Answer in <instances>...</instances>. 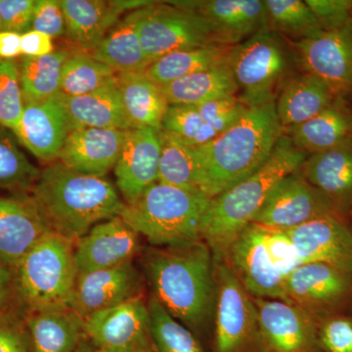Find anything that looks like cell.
Returning <instances> with one entry per match:
<instances>
[{
  "mask_svg": "<svg viewBox=\"0 0 352 352\" xmlns=\"http://www.w3.org/2000/svg\"><path fill=\"white\" fill-rule=\"evenodd\" d=\"M21 38L22 34L17 32H0V59L14 60L22 56Z\"/></svg>",
  "mask_w": 352,
  "mask_h": 352,
  "instance_id": "obj_50",
  "label": "cell"
},
{
  "mask_svg": "<svg viewBox=\"0 0 352 352\" xmlns=\"http://www.w3.org/2000/svg\"><path fill=\"white\" fill-rule=\"evenodd\" d=\"M337 97L316 76L296 74L289 78L276 100L278 120L283 131L311 120Z\"/></svg>",
  "mask_w": 352,
  "mask_h": 352,
  "instance_id": "obj_28",
  "label": "cell"
},
{
  "mask_svg": "<svg viewBox=\"0 0 352 352\" xmlns=\"http://www.w3.org/2000/svg\"><path fill=\"white\" fill-rule=\"evenodd\" d=\"M160 87L170 105L196 106L239 92L228 64L184 76Z\"/></svg>",
  "mask_w": 352,
  "mask_h": 352,
  "instance_id": "obj_34",
  "label": "cell"
},
{
  "mask_svg": "<svg viewBox=\"0 0 352 352\" xmlns=\"http://www.w3.org/2000/svg\"><path fill=\"white\" fill-rule=\"evenodd\" d=\"M267 29L283 38L298 43L314 38L322 32L321 25L310 7L303 0H263Z\"/></svg>",
  "mask_w": 352,
  "mask_h": 352,
  "instance_id": "obj_36",
  "label": "cell"
},
{
  "mask_svg": "<svg viewBox=\"0 0 352 352\" xmlns=\"http://www.w3.org/2000/svg\"><path fill=\"white\" fill-rule=\"evenodd\" d=\"M212 198L155 183L133 204L124 203L119 217L157 247L188 245L201 239V226Z\"/></svg>",
  "mask_w": 352,
  "mask_h": 352,
  "instance_id": "obj_5",
  "label": "cell"
},
{
  "mask_svg": "<svg viewBox=\"0 0 352 352\" xmlns=\"http://www.w3.org/2000/svg\"><path fill=\"white\" fill-rule=\"evenodd\" d=\"M292 43L298 69L318 78L337 98L352 95V21L342 29Z\"/></svg>",
  "mask_w": 352,
  "mask_h": 352,
  "instance_id": "obj_11",
  "label": "cell"
},
{
  "mask_svg": "<svg viewBox=\"0 0 352 352\" xmlns=\"http://www.w3.org/2000/svg\"><path fill=\"white\" fill-rule=\"evenodd\" d=\"M319 352H352V314L317 320Z\"/></svg>",
  "mask_w": 352,
  "mask_h": 352,
  "instance_id": "obj_42",
  "label": "cell"
},
{
  "mask_svg": "<svg viewBox=\"0 0 352 352\" xmlns=\"http://www.w3.org/2000/svg\"><path fill=\"white\" fill-rule=\"evenodd\" d=\"M143 282L132 261L78 275L69 308L85 321L89 315L141 296Z\"/></svg>",
  "mask_w": 352,
  "mask_h": 352,
  "instance_id": "obj_16",
  "label": "cell"
},
{
  "mask_svg": "<svg viewBox=\"0 0 352 352\" xmlns=\"http://www.w3.org/2000/svg\"><path fill=\"white\" fill-rule=\"evenodd\" d=\"M214 270L215 352H249L261 340L256 305L226 259L214 258Z\"/></svg>",
  "mask_w": 352,
  "mask_h": 352,
  "instance_id": "obj_9",
  "label": "cell"
},
{
  "mask_svg": "<svg viewBox=\"0 0 352 352\" xmlns=\"http://www.w3.org/2000/svg\"><path fill=\"white\" fill-rule=\"evenodd\" d=\"M276 102L249 108L233 126L197 147L205 195L214 199L266 163L283 135Z\"/></svg>",
  "mask_w": 352,
  "mask_h": 352,
  "instance_id": "obj_3",
  "label": "cell"
},
{
  "mask_svg": "<svg viewBox=\"0 0 352 352\" xmlns=\"http://www.w3.org/2000/svg\"><path fill=\"white\" fill-rule=\"evenodd\" d=\"M66 109L72 129H131L127 120L117 80L92 94L82 96H65L59 94Z\"/></svg>",
  "mask_w": 352,
  "mask_h": 352,
  "instance_id": "obj_29",
  "label": "cell"
},
{
  "mask_svg": "<svg viewBox=\"0 0 352 352\" xmlns=\"http://www.w3.org/2000/svg\"><path fill=\"white\" fill-rule=\"evenodd\" d=\"M147 305L155 352H206L194 333L176 320L154 296Z\"/></svg>",
  "mask_w": 352,
  "mask_h": 352,
  "instance_id": "obj_39",
  "label": "cell"
},
{
  "mask_svg": "<svg viewBox=\"0 0 352 352\" xmlns=\"http://www.w3.org/2000/svg\"><path fill=\"white\" fill-rule=\"evenodd\" d=\"M228 66L248 108L276 102L298 69L292 41L268 29L233 46Z\"/></svg>",
  "mask_w": 352,
  "mask_h": 352,
  "instance_id": "obj_6",
  "label": "cell"
},
{
  "mask_svg": "<svg viewBox=\"0 0 352 352\" xmlns=\"http://www.w3.org/2000/svg\"><path fill=\"white\" fill-rule=\"evenodd\" d=\"M261 227H263L264 243L271 261L280 275L286 280V278L300 265L295 245L286 230Z\"/></svg>",
  "mask_w": 352,
  "mask_h": 352,
  "instance_id": "obj_44",
  "label": "cell"
},
{
  "mask_svg": "<svg viewBox=\"0 0 352 352\" xmlns=\"http://www.w3.org/2000/svg\"><path fill=\"white\" fill-rule=\"evenodd\" d=\"M75 352H99L97 351L96 347L91 344L87 339V337H85V339L80 342V346H78L76 351Z\"/></svg>",
  "mask_w": 352,
  "mask_h": 352,
  "instance_id": "obj_52",
  "label": "cell"
},
{
  "mask_svg": "<svg viewBox=\"0 0 352 352\" xmlns=\"http://www.w3.org/2000/svg\"><path fill=\"white\" fill-rule=\"evenodd\" d=\"M289 302L316 320L352 314V272L327 263L300 264L285 280Z\"/></svg>",
  "mask_w": 352,
  "mask_h": 352,
  "instance_id": "obj_10",
  "label": "cell"
},
{
  "mask_svg": "<svg viewBox=\"0 0 352 352\" xmlns=\"http://www.w3.org/2000/svg\"><path fill=\"white\" fill-rule=\"evenodd\" d=\"M226 256V263L250 295L289 302L285 278L271 261L264 243L263 227L250 224L233 241Z\"/></svg>",
  "mask_w": 352,
  "mask_h": 352,
  "instance_id": "obj_15",
  "label": "cell"
},
{
  "mask_svg": "<svg viewBox=\"0 0 352 352\" xmlns=\"http://www.w3.org/2000/svg\"><path fill=\"white\" fill-rule=\"evenodd\" d=\"M71 131L68 113L58 94L47 100L25 103L19 127L14 135L34 157L51 162L59 159Z\"/></svg>",
  "mask_w": 352,
  "mask_h": 352,
  "instance_id": "obj_20",
  "label": "cell"
},
{
  "mask_svg": "<svg viewBox=\"0 0 352 352\" xmlns=\"http://www.w3.org/2000/svg\"><path fill=\"white\" fill-rule=\"evenodd\" d=\"M324 32L346 27L352 21V0H305Z\"/></svg>",
  "mask_w": 352,
  "mask_h": 352,
  "instance_id": "obj_45",
  "label": "cell"
},
{
  "mask_svg": "<svg viewBox=\"0 0 352 352\" xmlns=\"http://www.w3.org/2000/svg\"><path fill=\"white\" fill-rule=\"evenodd\" d=\"M300 170L330 201L336 214L347 220L352 212V138L332 149L309 155Z\"/></svg>",
  "mask_w": 352,
  "mask_h": 352,
  "instance_id": "obj_23",
  "label": "cell"
},
{
  "mask_svg": "<svg viewBox=\"0 0 352 352\" xmlns=\"http://www.w3.org/2000/svg\"><path fill=\"white\" fill-rule=\"evenodd\" d=\"M329 215H337L330 201L298 168L272 189L252 223L289 230Z\"/></svg>",
  "mask_w": 352,
  "mask_h": 352,
  "instance_id": "obj_12",
  "label": "cell"
},
{
  "mask_svg": "<svg viewBox=\"0 0 352 352\" xmlns=\"http://www.w3.org/2000/svg\"><path fill=\"white\" fill-rule=\"evenodd\" d=\"M88 54L117 74L145 73L151 65L129 15L118 23Z\"/></svg>",
  "mask_w": 352,
  "mask_h": 352,
  "instance_id": "obj_32",
  "label": "cell"
},
{
  "mask_svg": "<svg viewBox=\"0 0 352 352\" xmlns=\"http://www.w3.org/2000/svg\"><path fill=\"white\" fill-rule=\"evenodd\" d=\"M126 131L72 129L60 153V163L83 175L104 177L117 164Z\"/></svg>",
  "mask_w": 352,
  "mask_h": 352,
  "instance_id": "obj_24",
  "label": "cell"
},
{
  "mask_svg": "<svg viewBox=\"0 0 352 352\" xmlns=\"http://www.w3.org/2000/svg\"><path fill=\"white\" fill-rule=\"evenodd\" d=\"M152 346L147 347V349H138V351H132V352H148V351H150V349H151Z\"/></svg>",
  "mask_w": 352,
  "mask_h": 352,
  "instance_id": "obj_54",
  "label": "cell"
},
{
  "mask_svg": "<svg viewBox=\"0 0 352 352\" xmlns=\"http://www.w3.org/2000/svg\"><path fill=\"white\" fill-rule=\"evenodd\" d=\"M139 248V234L116 215L96 224L78 240L75 249L78 274L132 261Z\"/></svg>",
  "mask_w": 352,
  "mask_h": 352,
  "instance_id": "obj_21",
  "label": "cell"
},
{
  "mask_svg": "<svg viewBox=\"0 0 352 352\" xmlns=\"http://www.w3.org/2000/svg\"><path fill=\"white\" fill-rule=\"evenodd\" d=\"M286 231L300 264L327 263L352 272V230L347 220L329 215Z\"/></svg>",
  "mask_w": 352,
  "mask_h": 352,
  "instance_id": "obj_19",
  "label": "cell"
},
{
  "mask_svg": "<svg viewBox=\"0 0 352 352\" xmlns=\"http://www.w3.org/2000/svg\"><path fill=\"white\" fill-rule=\"evenodd\" d=\"M25 327L32 352H75L85 337L82 319L69 307L30 311Z\"/></svg>",
  "mask_w": 352,
  "mask_h": 352,
  "instance_id": "obj_26",
  "label": "cell"
},
{
  "mask_svg": "<svg viewBox=\"0 0 352 352\" xmlns=\"http://www.w3.org/2000/svg\"><path fill=\"white\" fill-rule=\"evenodd\" d=\"M87 339L99 352H132L152 346L148 305L141 296L89 315Z\"/></svg>",
  "mask_w": 352,
  "mask_h": 352,
  "instance_id": "obj_13",
  "label": "cell"
},
{
  "mask_svg": "<svg viewBox=\"0 0 352 352\" xmlns=\"http://www.w3.org/2000/svg\"><path fill=\"white\" fill-rule=\"evenodd\" d=\"M3 261L0 259V305L6 302L10 293L11 283H12V274L10 270Z\"/></svg>",
  "mask_w": 352,
  "mask_h": 352,
  "instance_id": "obj_51",
  "label": "cell"
},
{
  "mask_svg": "<svg viewBox=\"0 0 352 352\" xmlns=\"http://www.w3.org/2000/svg\"><path fill=\"white\" fill-rule=\"evenodd\" d=\"M148 352H155L154 349H153V346L151 347V349H150V351Z\"/></svg>",
  "mask_w": 352,
  "mask_h": 352,
  "instance_id": "obj_56",
  "label": "cell"
},
{
  "mask_svg": "<svg viewBox=\"0 0 352 352\" xmlns=\"http://www.w3.org/2000/svg\"><path fill=\"white\" fill-rule=\"evenodd\" d=\"M129 15L151 64L176 51L217 44L210 25L201 16L168 2H155Z\"/></svg>",
  "mask_w": 352,
  "mask_h": 352,
  "instance_id": "obj_8",
  "label": "cell"
},
{
  "mask_svg": "<svg viewBox=\"0 0 352 352\" xmlns=\"http://www.w3.org/2000/svg\"><path fill=\"white\" fill-rule=\"evenodd\" d=\"M120 99L131 129L162 131L168 104L161 87L144 73L117 74Z\"/></svg>",
  "mask_w": 352,
  "mask_h": 352,
  "instance_id": "obj_30",
  "label": "cell"
},
{
  "mask_svg": "<svg viewBox=\"0 0 352 352\" xmlns=\"http://www.w3.org/2000/svg\"><path fill=\"white\" fill-rule=\"evenodd\" d=\"M161 143L157 182L204 194V173L197 147L183 142L164 131Z\"/></svg>",
  "mask_w": 352,
  "mask_h": 352,
  "instance_id": "obj_33",
  "label": "cell"
},
{
  "mask_svg": "<svg viewBox=\"0 0 352 352\" xmlns=\"http://www.w3.org/2000/svg\"><path fill=\"white\" fill-rule=\"evenodd\" d=\"M36 0H0L2 31L23 34L31 31Z\"/></svg>",
  "mask_w": 352,
  "mask_h": 352,
  "instance_id": "obj_47",
  "label": "cell"
},
{
  "mask_svg": "<svg viewBox=\"0 0 352 352\" xmlns=\"http://www.w3.org/2000/svg\"><path fill=\"white\" fill-rule=\"evenodd\" d=\"M162 131L187 144L200 147L217 138V132L203 119L193 105H170L164 115Z\"/></svg>",
  "mask_w": 352,
  "mask_h": 352,
  "instance_id": "obj_40",
  "label": "cell"
},
{
  "mask_svg": "<svg viewBox=\"0 0 352 352\" xmlns=\"http://www.w3.org/2000/svg\"><path fill=\"white\" fill-rule=\"evenodd\" d=\"M32 30L51 38L66 34V22L60 0H36Z\"/></svg>",
  "mask_w": 352,
  "mask_h": 352,
  "instance_id": "obj_46",
  "label": "cell"
},
{
  "mask_svg": "<svg viewBox=\"0 0 352 352\" xmlns=\"http://www.w3.org/2000/svg\"><path fill=\"white\" fill-rule=\"evenodd\" d=\"M15 270L18 296L30 311L69 307L78 275L73 241L48 231Z\"/></svg>",
  "mask_w": 352,
  "mask_h": 352,
  "instance_id": "obj_7",
  "label": "cell"
},
{
  "mask_svg": "<svg viewBox=\"0 0 352 352\" xmlns=\"http://www.w3.org/2000/svg\"><path fill=\"white\" fill-rule=\"evenodd\" d=\"M69 53L57 50L41 57L22 56L19 66L25 103L47 100L60 92L62 68Z\"/></svg>",
  "mask_w": 352,
  "mask_h": 352,
  "instance_id": "obj_35",
  "label": "cell"
},
{
  "mask_svg": "<svg viewBox=\"0 0 352 352\" xmlns=\"http://www.w3.org/2000/svg\"><path fill=\"white\" fill-rule=\"evenodd\" d=\"M161 143L159 131L140 127L127 129L119 159L113 168L117 187L129 205L157 182Z\"/></svg>",
  "mask_w": 352,
  "mask_h": 352,
  "instance_id": "obj_18",
  "label": "cell"
},
{
  "mask_svg": "<svg viewBox=\"0 0 352 352\" xmlns=\"http://www.w3.org/2000/svg\"><path fill=\"white\" fill-rule=\"evenodd\" d=\"M0 352H32L29 340L13 326L0 323Z\"/></svg>",
  "mask_w": 352,
  "mask_h": 352,
  "instance_id": "obj_49",
  "label": "cell"
},
{
  "mask_svg": "<svg viewBox=\"0 0 352 352\" xmlns=\"http://www.w3.org/2000/svg\"><path fill=\"white\" fill-rule=\"evenodd\" d=\"M116 80L117 73L89 54H69L62 68L59 94L82 96L112 85Z\"/></svg>",
  "mask_w": 352,
  "mask_h": 352,
  "instance_id": "obj_38",
  "label": "cell"
},
{
  "mask_svg": "<svg viewBox=\"0 0 352 352\" xmlns=\"http://www.w3.org/2000/svg\"><path fill=\"white\" fill-rule=\"evenodd\" d=\"M24 109L19 66L14 60L0 59V126L14 133L19 127Z\"/></svg>",
  "mask_w": 352,
  "mask_h": 352,
  "instance_id": "obj_41",
  "label": "cell"
},
{
  "mask_svg": "<svg viewBox=\"0 0 352 352\" xmlns=\"http://www.w3.org/2000/svg\"><path fill=\"white\" fill-rule=\"evenodd\" d=\"M144 271L154 298L192 332L205 330L217 300L214 258L205 241L160 248L146 254Z\"/></svg>",
  "mask_w": 352,
  "mask_h": 352,
  "instance_id": "obj_1",
  "label": "cell"
},
{
  "mask_svg": "<svg viewBox=\"0 0 352 352\" xmlns=\"http://www.w3.org/2000/svg\"><path fill=\"white\" fill-rule=\"evenodd\" d=\"M308 156L283 134L259 170L212 199L204 217L201 239L215 259L226 258L233 241L252 223L272 189L298 170Z\"/></svg>",
  "mask_w": 352,
  "mask_h": 352,
  "instance_id": "obj_4",
  "label": "cell"
},
{
  "mask_svg": "<svg viewBox=\"0 0 352 352\" xmlns=\"http://www.w3.org/2000/svg\"><path fill=\"white\" fill-rule=\"evenodd\" d=\"M233 46L208 44L192 50L176 51L160 58L146 69L145 76L159 87L228 64Z\"/></svg>",
  "mask_w": 352,
  "mask_h": 352,
  "instance_id": "obj_31",
  "label": "cell"
},
{
  "mask_svg": "<svg viewBox=\"0 0 352 352\" xmlns=\"http://www.w3.org/2000/svg\"><path fill=\"white\" fill-rule=\"evenodd\" d=\"M21 50L22 56L41 57L54 52V45L50 36L31 30L22 34Z\"/></svg>",
  "mask_w": 352,
  "mask_h": 352,
  "instance_id": "obj_48",
  "label": "cell"
},
{
  "mask_svg": "<svg viewBox=\"0 0 352 352\" xmlns=\"http://www.w3.org/2000/svg\"><path fill=\"white\" fill-rule=\"evenodd\" d=\"M196 107L217 135L233 126L249 109L236 95L205 102Z\"/></svg>",
  "mask_w": 352,
  "mask_h": 352,
  "instance_id": "obj_43",
  "label": "cell"
},
{
  "mask_svg": "<svg viewBox=\"0 0 352 352\" xmlns=\"http://www.w3.org/2000/svg\"><path fill=\"white\" fill-rule=\"evenodd\" d=\"M283 132L298 150L308 155L332 149L352 138V107L346 99L338 97L311 120Z\"/></svg>",
  "mask_w": 352,
  "mask_h": 352,
  "instance_id": "obj_25",
  "label": "cell"
},
{
  "mask_svg": "<svg viewBox=\"0 0 352 352\" xmlns=\"http://www.w3.org/2000/svg\"><path fill=\"white\" fill-rule=\"evenodd\" d=\"M66 22L67 36L87 51H91L119 23L122 11L117 1L60 0Z\"/></svg>",
  "mask_w": 352,
  "mask_h": 352,
  "instance_id": "obj_27",
  "label": "cell"
},
{
  "mask_svg": "<svg viewBox=\"0 0 352 352\" xmlns=\"http://www.w3.org/2000/svg\"><path fill=\"white\" fill-rule=\"evenodd\" d=\"M261 342L270 352H319L317 320L293 302L254 298Z\"/></svg>",
  "mask_w": 352,
  "mask_h": 352,
  "instance_id": "obj_14",
  "label": "cell"
},
{
  "mask_svg": "<svg viewBox=\"0 0 352 352\" xmlns=\"http://www.w3.org/2000/svg\"><path fill=\"white\" fill-rule=\"evenodd\" d=\"M1 18H0V32H1Z\"/></svg>",
  "mask_w": 352,
  "mask_h": 352,
  "instance_id": "obj_55",
  "label": "cell"
},
{
  "mask_svg": "<svg viewBox=\"0 0 352 352\" xmlns=\"http://www.w3.org/2000/svg\"><path fill=\"white\" fill-rule=\"evenodd\" d=\"M41 170L21 151L12 131L0 126V190L13 195L31 194Z\"/></svg>",
  "mask_w": 352,
  "mask_h": 352,
  "instance_id": "obj_37",
  "label": "cell"
},
{
  "mask_svg": "<svg viewBox=\"0 0 352 352\" xmlns=\"http://www.w3.org/2000/svg\"><path fill=\"white\" fill-rule=\"evenodd\" d=\"M31 196L48 228L72 241L119 215L124 206L105 177L83 175L61 163L41 170Z\"/></svg>",
  "mask_w": 352,
  "mask_h": 352,
  "instance_id": "obj_2",
  "label": "cell"
},
{
  "mask_svg": "<svg viewBox=\"0 0 352 352\" xmlns=\"http://www.w3.org/2000/svg\"><path fill=\"white\" fill-rule=\"evenodd\" d=\"M50 231L31 194L0 196V259L15 268Z\"/></svg>",
  "mask_w": 352,
  "mask_h": 352,
  "instance_id": "obj_22",
  "label": "cell"
},
{
  "mask_svg": "<svg viewBox=\"0 0 352 352\" xmlns=\"http://www.w3.org/2000/svg\"><path fill=\"white\" fill-rule=\"evenodd\" d=\"M347 222H349V226H351L352 230V212L349 214V217H347Z\"/></svg>",
  "mask_w": 352,
  "mask_h": 352,
  "instance_id": "obj_53",
  "label": "cell"
},
{
  "mask_svg": "<svg viewBox=\"0 0 352 352\" xmlns=\"http://www.w3.org/2000/svg\"><path fill=\"white\" fill-rule=\"evenodd\" d=\"M201 16L212 30L215 43L235 46L267 29L263 0H192L168 1Z\"/></svg>",
  "mask_w": 352,
  "mask_h": 352,
  "instance_id": "obj_17",
  "label": "cell"
}]
</instances>
